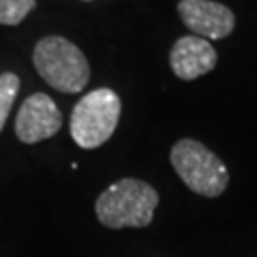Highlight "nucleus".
Instances as JSON below:
<instances>
[{
  "label": "nucleus",
  "instance_id": "f257e3e1",
  "mask_svg": "<svg viewBox=\"0 0 257 257\" xmlns=\"http://www.w3.org/2000/svg\"><path fill=\"white\" fill-rule=\"evenodd\" d=\"M158 202L155 187L136 177H124L97 196L95 215L107 229H143L153 223Z\"/></svg>",
  "mask_w": 257,
  "mask_h": 257
},
{
  "label": "nucleus",
  "instance_id": "f03ea898",
  "mask_svg": "<svg viewBox=\"0 0 257 257\" xmlns=\"http://www.w3.org/2000/svg\"><path fill=\"white\" fill-rule=\"evenodd\" d=\"M33 65L48 86L61 93H78L90 82V63L82 50L63 37H44L33 50Z\"/></svg>",
  "mask_w": 257,
  "mask_h": 257
},
{
  "label": "nucleus",
  "instance_id": "7ed1b4c3",
  "mask_svg": "<svg viewBox=\"0 0 257 257\" xmlns=\"http://www.w3.org/2000/svg\"><path fill=\"white\" fill-rule=\"evenodd\" d=\"M170 162L193 193L217 198L229 187V170L219 156L196 139H179L172 147Z\"/></svg>",
  "mask_w": 257,
  "mask_h": 257
},
{
  "label": "nucleus",
  "instance_id": "20e7f679",
  "mask_svg": "<svg viewBox=\"0 0 257 257\" xmlns=\"http://www.w3.org/2000/svg\"><path fill=\"white\" fill-rule=\"evenodd\" d=\"M122 101L110 88H97L86 93L71 112V138L80 149H97L105 145L118 126Z\"/></svg>",
  "mask_w": 257,
  "mask_h": 257
},
{
  "label": "nucleus",
  "instance_id": "39448f33",
  "mask_svg": "<svg viewBox=\"0 0 257 257\" xmlns=\"http://www.w3.org/2000/svg\"><path fill=\"white\" fill-rule=\"evenodd\" d=\"M63 126V114L48 93L37 92L21 103L16 116V136L21 143L35 145L54 138Z\"/></svg>",
  "mask_w": 257,
  "mask_h": 257
},
{
  "label": "nucleus",
  "instance_id": "423d86ee",
  "mask_svg": "<svg viewBox=\"0 0 257 257\" xmlns=\"http://www.w3.org/2000/svg\"><path fill=\"white\" fill-rule=\"evenodd\" d=\"M177 14L185 27L204 40H223L236 25L232 10L215 0H181Z\"/></svg>",
  "mask_w": 257,
  "mask_h": 257
},
{
  "label": "nucleus",
  "instance_id": "0eeeda50",
  "mask_svg": "<svg viewBox=\"0 0 257 257\" xmlns=\"http://www.w3.org/2000/svg\"><path fill=\"white\" fill-rule=\"evenodd\" d=\"M217 65V52L210 40L187 35L175 40L170 50V67L177 78L196 80L211 73Z\"/></svg>",
  "mask_w": 257,
  "mask_h": 257
},
{
  "label": "nucleus",
  "instance_id": "6e6552de",
  "mask_svg": "<svg viewBox=\"0 0 257 257\" xmlns=\"http://www.w3.org/2000/svg\"><path fill=\"white\" fill-rule=\"evenodd\" d=\"M19 86H21V80L16 73L0 74V132L6 126L10 110L19 93Z\"/></svg>",
  "mask_w": 257,
  "mask_h": 257
},
{
  "label": "nucleus",
  "instance_id": "1a4fd4ad",
  "mask_svg": "<svg viewBox=\"0 0 257 257\" xmlns=\"http://www.w3.org/2000/svg\"><path fill=\"white\" fill-rule=\"evenodd\" d=\"M37 8V0H0V25L16 27Z\"/></svg>",
  "mask_w": 257,
  "mask_h": 257
},
{
  "label": "nucleus",
  "instance_id": "9d476101",
  "mask_svg": "<svg viewBox=\"0 0 257 257\" xmlns=\"http://www.w3.org/2000/svg\"><path fill=\"white\" fill-rule=\"evenodd\" d=\"M84 2H92V0H84Z\"/></svg>",
  "mask_w": 257,
  "mask_h": 257
}]
</instances>
